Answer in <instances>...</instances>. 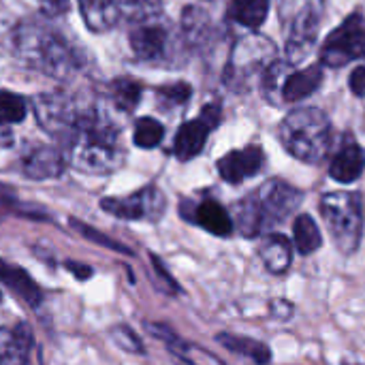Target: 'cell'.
Masks as SVG:
<instances>
[{"label":"cell","instance_id":"6da1fadb","mask_svg":"<svg viewBox=\"0 0 365 365\" xmlns=\"http://www.w3.org/2000/svg\"><path fill=\"white\" fill-rule=\"evenodd\" d=\"M13 47L26 66L53 79H68L79 68V58L66 38L43 24H19L13 32Z\"/></svg>","mask_w":365,"mask_h":365},{"label":"cell","instance_id":"7a4b0ae2","mask_svg":"<svg viewBox=\"0 0 365 365\" xmlns=\"http://www.w3.org/2000/svg\"><path fill=\"white\" fill-rule=\"evenodd\" d=\"M68 160L83 173H111L124 163L120 148V130L105 118L94 113L81 115L71 133Z\"/></svg>","mask_w":365,"mask_h":365},{"label":"cell","instance_id":"3957f363","mask_svg":"<svg viewBox=\"0 0 365 365\" xmlns=\"http://www.w3.org/2000/svg\"><path fill=\"white\" fill-rule=\"evenodd\" d=\"M287 152L304 163H321L331 145V124L321 109L304 107L287 115L280 126Z\"/></svg>","mask_w":365,"mask_h":365},{"label":"cell","instance_id":"277c9868","mask_svg":"<svg viewBox=\"0 0 365 365\" xmlns=\"http://www.w3.org/2000/svg\"><path fill=\"white\" fill-rule=\"evenodd\" d=\"M321 214L338 250L342 255L357 252L364 231V207L359 195L329 192L321 199Z\"/></svg>","mask_w":365,"mask_h":365},{"label":"cell","instance_id":"5b68a950","mask_svg":"<svg viewBox=\"0 0 365 365\" xmlns=\"http://www.w3.org/2000/svg\"><path fill=\"white\" fill-rule=\"evenodd\" d=\"M359 58L365 60V19L361 15H353L327 36L321 49V60L331 68H340Z\"/></svg>","mask_w":365,"mask_h":365},{"label":"cell","instance_id":"8992f818","mask_svg":"<svg viewBox=\"0 0 365 365\" xmlns=\"http://www.w3.org/2000/svg\"><path fill=\"white\" fill-rule=\"evenodd\" d=\"M101 207L124 220H156L165 210V199L156 188H143L130 197H109L101 201Z\"/></svg>","mask_w":365,"mask_h":365},{"label":"cell","instance_id":"52a82bcc","mask_svg":"<svg viewBox=\"0 0 365 365\" xmlns=\"http://www.w3.org/2000/svg\"><path fill=\"white\" fill-rule=\"evenodd\" d=\"M34 113L38 124L51 135H71L79 122V113L64 94H41L34 98Z\"/></svg>","mask_w":365,"mask_h":365},{"label":"cell","instance_id":"ba28073f","mask_svg":"<svg viewBox=\"0 0 365 365\" xmlns=\"http://www.w3.org/2000/svg\"><path fill=\"white\" fill-rule=\"evenodd\" d=\"M220 122V107L216 103H210L203 107L201 115L197 120L186 122L178 135H175V145L173 152L180 160H190L195 156L201 154L205 141H207V133L212 128H216Z\"/></svg>","mask_w":365,"mask_h":365},{"label":"cell","instance_id":"9c48e42d","mask_svg":"<svg viewBox=\"0 0 365 365\" xmlns=\"http://www.w3.org/2000/svg\"><path fill=\"white\" fill-rule=\"evenodd\" d=\"M255 199L263 212L265 227H267V225H276L289 218L295 212V207L302 203V192L289 186L287 182L272 180L255 195Z\"/></svg>","mask_w":365,"mask_h":365},{"label":"cell","instance_id":"30bf717a","mask_svg":"<svg viewBox=\"0 0 365 365\" xmlns=\"http://www.w3.org/2000/svg\"><path fill=\"white\" fill-rule=\"evenodd\" d=\"M319 24H321V2L319 0H310L293 19V28L287 41V53L289 60L302 62L308 53L310 47L317 41V32H319Z\"/></svg>","mask_w":365,"mask_h":365},{"label":"cell","instance_id":"8fae6325","mask_svg":"<svg viewBox=\"0 0 365 365\" xmlns=\"http://www.w3.org/2000/svg\"><path fill=\"white\" fill-rule=\"evenodd\" d=\"M274 43L261 36H250V38H242L235 49H233V58L227 71V77L231 75L233 79H244L252 73H257L259 68H265L267 60L274 56Z\"/></svg>","mask_w":365,"mask_h":365},{"label":"cell","instance_id":"7c38bea8","mask_svg":"<svg viewBox=\"0 0 365 365\" xmlns=\"http://www.w3.org/2000/svg\"><path fill=\"white\" fill-rule=\"evenodd\" d=\"M263 160H265L263 150L257 145H248L244 150H235L222 156L218 160V171L225 182L242 184L246 178H252L259 173V169L263 167Z\"/></svg>","mask_w":365,"mask_h":365},{"label":"cell","instance_id":"4fadbf2b","mask_svg":"<svg viewBox=\"0 0 365 365\" xmlns=\"http://www.w3.org/2000/svg\"><path fill=\"white\" fill-rule=\"evenodd\" d=\"M34 338L28 325L0 329V365H30Z\"/></svg>","mask_w":365,"mask_h":365},{"label":"cell","instance_id":"5bb4252c","mask_svg":"<svg viewBox=\"0 0 365 365\" xmlns=\"http://www.w3.org/2000/svg\"><path fill=\"white\" fill-rule=\"evenodd\" d=\"M0 282L30 308H36L43 302V291L28 276V272L17 265H11L2 259H0Z\"/></svg>","mask_w":365,"mask_h":365},{"label":"cell","instance_id":"9a60e30c","mask_svg":"<svg viewBox=\"0 0 365 365\" xmlns=\"http://www.w3.org/2000/svg\"><path fill=\"white\" fill-rule=\"evenodd\" d=\"M167 43V30L158 24H141L130 32V47L139 60H156L163 56Z\"/></svg>","mask_w":365,"mask_h":365},{"label":"cell","instance_id":"2e32d148","mask_svg":"<svg viewBox=\"0 0 365 365\" xmlns=\"http://www.w3.org/2000/svg\"><path fill=\"white\" fill-rule=\"evenodd\" d=\"M64 158L51 148H34L24 158V173L30 180H51L62 175Z\"/></svg>","mask_w":365,"mask_h":365},{"label":"cell","instance_id":"e0dca14e","mask_svg":"<svg viewBox=\"0 0 365 365\" xmlns=\"http://www.w3.org/2000/svg\"><path fill=\"white\" fill-rule=\"evenodd\" d=\"M365 169V152L357 143H349L340 150V154H336L329 175L340 182V184H351L355 180L361 178Z\"/></svg>","mask_w":365,"mask_h":365},{"label":"cell","instance_id":"ac0fdd59","mask_svg":"<svg viewBox=\"0 0 365 365\" xmlns=\"http://www.w3.org/2000/svg\"><path fill=\"white\" fill-rule=\"evenodd\" d=\"M192 220L216 237H229L233 233V222L229 212L218 201H203L195 207Z\"/></svg>","mask_w":365,"mask_h":365},{"label":"cell","instance_id":"d6986e66","mask_svg":"<svg viewBox=\"0 0 365 365\" xmlns=\"http://www.w3.org/2000/svg\"><path fill=\"white\" fill-rule=\"evenodd\" d=\"M323 81V68L321 66H310L306 71L293 73L284 86H282V98L287 103H299L308 98Z\"/></svg>","mask_w":365,"mask_h":365},{"label":"cell","instance_id":"ffe728a7","mask_svg":"<svg viewBox=\"0 0 365 365\" xmlns=\"http://www.w3.org/2000/svg\"><path fill=\"white\" fill-rule=\"evenodd\" d=\"M79 9H81L86 26L92 32L109 30L115 24V19L120 17L113 0H79Z\"/></svg>","mask_w":365,"mask_h":365},{"label":"cell","instance_id":"44dd1931","mask_svg":"<svg viewBox=\"0 0 365 365\" xmlns=\"http://www.w3.org/2000/svg\"><path fill=\"white\" fill-rule=\"evenodd\" d=\"M261 259H263L267 272H272V274H284L291 267V261H293L291 242L284 235H269L263 242Z\"/></svg>","mask_w":365,"mask_h":365},{"label":"cell","instance_id":"7402d4cb","mask_svg":"<svg viewBox=\"0 0 365 365\" xmlns=\"http://www.w3.org/2000/svg\"><path fill=\"white\" fill-rule=\"evenodd\" d=\"M216 340H218V344H222L231 353L244 355V357L252 359L257 365H267L272 361V353H269V349L263 342H257V340H250V338H242V336H235V334H227V331L220 334Z\"/></svg>","mask_w":365,"mask_h":365},{"label":"cell","instance_id":"603a6c76","mask_svg":"<svg viewBox=\"0 0 365 365\" xmlns=\"http://www.w3.org/2000/svg\"><path fill=\"white\" fill-rule=\"evenodd\" d=\"M269 4L267 0H233L229 6V17L242 26L259 28L267 17Z\"/></svg>","mask_w":365,"mask_h":365},{"label":"cell","instance_id":"cb8c5ba5","mask_svg":"<svg viewBox=\"0 0 365 365\" xmlns=\"http://www.w3.org/2000/svg\"><path fill=\"white\" fill-rule=\"evenodd\" d=\"M293 240H295V248L299 255H312L323 244L321 231L308 214L297 216V220L293 225Z\"/></svg>","mask_w":365,"mask_h":365},{"label":"cell","instance_id":"d4e9b609","mask_svg":"<svg viewBox=\"0 0 365 365\" xmlns=\"http://www.w3.org/2000/svg\"><path fill=\"white\" fill-rule=\"evenodd\" d=\"M237 225H240L242 235H246V237H257L265 229V218H263V212L255 197H250L237 205Z\"/></svg>","mask_w":365,"mask_h":365},{"label":"cell","instance_id":"484cf974","mask_svg":"<svg viewBox=\"0 0 365 365\" xmlns=\"http://www.w3.org/2000/svg\"><path fill=\"white\" fill-rule=\"evenodd\" d=\"M118 15L130 21H148L160 11V0H113Z\"/></svg>","mask_w":365,"mask_h":365},{"label":"cell","instance_id":"4316f807","mask_svg":"<svg viewBox=\"0 0 365 365\" xmlns=\"http://www.w3.org/2000/svg\"><path fill=\"white\" fill-rule=\"evenodd\" d=\"M111 96L122 111H133L141 98V83L128 77L115 79L111 83Z\"/></svg>","mask_w":365,"mask_h":365},{"label":"cell","instance_id":"83f0119b","mask_svg":"<svg viewBox=\"0 0 365 365\" xmlns=\"http://www.w3.org/2000/svg\"><path fill=\"white\" fill-rule=\"evenodd\" d=\"M165 137V128L158 120L154 118H141L137 120L135 124V145L143 148V150H150V148H156Z\"/></svg>","mask_w":365,"mask_h":365},{"label":"cell","instance_id":"f1b7e54d","mask_svg":"<svg viewBox=\"0 0 365 365\" xmlns=\"http://www.w3.org/2000/svg\"><path fill=\"white\" fill-rule=\"evenodd\" d=\"M26 103L21 96L0 90V122L2 124H17L26 118Z\"/></svg>","mask_w":365,"mask_h":365},{"label":"cell","instance_id":"f546056e","mask_svg":"<svg viewBox=\"0 0 365 365\" xmlns=\"http://www.w3.org/2000/svg\"><path fill=\"white\" fill-rule=\"evenodd\" d=\"M158 101L165 105V107H178V105H184L190 94H192V88L184 81L180 83H169V86H163L158 88Z\"/></svg>","mask_w":365,"mask_h":365},{"label":"cell","instance_id":"4dcf8cb0","mask_svg":"<svg viewBox=\"0 0 365 365\" xmlns=\"http://www.w3.org/2000/svg\"><path fill=\"white\" fill-rule=\"evenodd\" d=\"M71 225H73V227L79 231V235H81V237H86L88 242L101 244V246H105V248H109V250H118V252H126V255H130V250H128V248H124L122 244L113 242L111 237H107V235L98 233L96 229L88 227V225H83V222H79V220H71Z\"/></svg>","mask_w":365,"mask_h":365},{"label":"cell","instance_id":"1f68e13d","mask_svg":"<svg viewBox=\"0 0 365 365\" xmlns=\"http://www.w3.org/2000/svg\"><path fill=\"white\" fill-rule=\"evenodd\" d=\"M111 338H113V342L120 346V349H124L126 353H137V355H141L143 353V344H141V340L128 329V327H124V325H120V327H113L111 329Z\"/></svg>","mask_w":365,"mask_h":365},{"label":"cell","instance_id":"d6a6232c","mask_svg":"<svg viewBox=\"0 0 365 365\" xmlns=\"http://www.w3.org/2000/svg\"><path fill=\"white\" fill-rule=\"evenodd\" d=\"M45 15H60L68 9V0H38Z\"/></svg>","mask_w":365,"mask_h":365},{"label":"cell","instance_id":"836d02e7","mask_svg":"<svg viewBox=\"0 0 365 365\" xmlns=\"http://www.w3.org/2000/svg\"><path fill=\"white\" fill-rule=\"evenodd\" d=\"M351 90L357 96H365V66H359L351 73Z\"/></svg>","mask_w":365,"mask_h":365},{"label":"cell","instance_id":"e575fe53","mask_svg":"<svg viewBox=\"0 0 365 365\" xmlns=\"http://www.w3.org/2000/svg\"><path fill=\"white\" fill-rule=\"evenodd\" d=\"M13 205H15V197L4 186H0V214L13 210Z\"/></svg>","mask_w":365,"mask_h":365},{"label":"cell","instance_id":"d590c367","mask_svg":"<svg viewBox=\"0 0 365 365\" xmlns=\"http://www.w3.org/2000/svg\"><path fill=\"white\" fill-rule=\"evenodd\" d=\"M66 267L79 278V280H83V278H88V276H92V269L90 267H86V265H79V263H66Z\"/></svg>","mask_w":365,"mask_h":365}]
</instances>
